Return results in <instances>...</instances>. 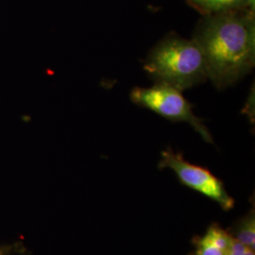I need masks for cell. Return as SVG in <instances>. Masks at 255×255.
<instances>
[{
	"instance_id": "1",
	"label": "cell",
	"mask_w": 255,
	"mask_h": 255,
	"mask_svg": "<svg viewBox=\"0 0 255 255\" xmlns=\"http://www.w3.org/2000/svg\"><path fill=\"white\" fill-rule=\"evenodd\" d=\"M193 40L201 48L208 80L219 90L225 89L255 67V11L242 9L205 15Z\"/></svg>"
},
{
	"instance_id": "2",
	"label": "cell",
	"mask_w": 255,
	"mask_h": 255,
	"mask_svg": "<svg viewBox=\"0 0 255 255\" xmlns=\"http://www.w3.org/2000/svg\"><path fill=\"white\" fill-rule=\"evenodd\" d=\"M144 69L155 83L180 91L208 80L206 65L200 46L192 39L168 35L147 55Z\"/></svg>"
},
{
	"instance_id": "3",
	"label": "cell",
	"mask_w": 255,
	"mask_h": 255,
	"mask_svg": "<svg viewBox=\"0 0 255 255\" xmlns=\"http://www.w3.org/2000/svg\"><path fill=\"white\" fill-rule=\"evenodd\" d=\"M130 100L138 106L150 110L170 121L188 123L204 141L214 143L209 129L194 114L191 104L182 96V91L155 83L147 88H133L130 92Z\"/></svg>"
},
{
	"instance_id": "4",
	"label": "cell",
	"mask_w": 255,
	"mask_h": 255,
	"mask_svg": "<svg viewBox=\"0 0 255 255\" xmlns=\"http://www.w3.org/2000/svg\"><path fill=\"white\" fill-rule=\"evenodd\" d=\"M161 156L160 169H171L183 185L216 201L222 209L229 211L234 208L235 201L226 191L223 182L207 168L189 163L182 154L174 152L171 148H166Z\"/></svg>"
},
{
	"instance_id": "5",
	"label": "cell",
	"mask_w": 255,
	"mask_h": 255,
	"mask_svg": "<svg viewBox=\"0 0 255 255\" xmlns=\"http://www.w3.org/2000/svg\"><path fill=\"white\" fill-rule=\"evenodd\" d=\"M233 237L218 224H212L203 237L195 240V255H228Z\"/></svg>"
},
{
	"instance_id": "6",
	"label": "cell",
	"mask_w": 255,
	"mask_h": 255,
	"mask_svg": "<svg viewBox=\"0 0 255 255\" xmlns=\"http://www.w3.org/2000/svg\"><path fill=\"white\" fill-rule=\"evenodd\" d=\"M204 15H213L237 9H250L248 0H186Z\"/></svg>"
},
{
	"instance_id": "7",
	"label": "cell",
	"mask_w": 255,
	"mask_h": 255,
	"mask_svg": "<svg viewBox=\"0 0 255 255\" xmlns=\"http://www.w3.org/2000/svg\"><path fill=\"white\" fill-rule=\"evenodd\" d=\"M234 239L255 251V217L254 211L251 212L244 219H241L233 234H230Z\"/></svg>"
},
{
	"instance_id": "8",
	"label": "cell",
	"mask_w": 255,
	"mask_h": 255,
	"mask_svg": "<svg viewBox=\"0 0 255 255\" xmlns=\"http://www.w3.org/2000/svg\"><path fill=\"white\" fill-rule=\"evenodd\" d=\"M228 255H255V251L244 246L240 242L233 238L232 246L230 249Z\"/></svg>"
},
{
	"instance_id": "9",
	"label": "cell",
	"mask_w": 255,
	"mask_h": 255,
	"mask_svg": "<svg viewBox=\"0 0 255 255\" xmlns=\"http://www.w3.org/2000/svg\"><path fill=\"white\" fill-rule=\"evenodd\" d=\"M248 2H249V7H250V9L255 11V0H248Z\"/></svg>"
}]
</instances>
